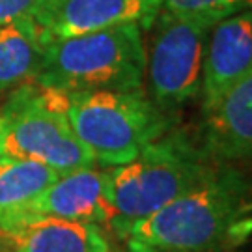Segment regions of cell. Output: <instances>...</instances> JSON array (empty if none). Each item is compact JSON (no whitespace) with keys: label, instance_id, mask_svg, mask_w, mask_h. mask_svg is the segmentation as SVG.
<instances>
[{"label":"cell","instance_id":"obj_16","mask_svg":"<svg viewBox=\"0 0 252 252\" xmlns=\"http://www.w3.org/2000/svg\"><path fill=\"white\" fill-rule=\"evenodd\" d=\"M249 235H252V217H243L232 226L230 237H232V243L237 247V245L245 243L249 239Z\"/></svg>","mask_w":252,"mask_h":252},{"label":"cell","instance_id":"obj_2","mask_svg":"<svg viewBox=\"0 0 252 252\" xmlns=\"http://www.w3.org/2000/svg\"><path fill=\"white\" fill-rule=\"evenodd\" d=\"M215 164L204 152L198 136L180 129L164 133L131 162L108 168L107 230L126 241L133 226L192 189Z\"/></svg>","mask_w":252,"mask_h":252},{"label":"cell","instance_id":"obj_7","mask_svg":"<svg viewBox=\"0 0 252 252\" xmlns=\"http://www.w3.org/2000/svg\"><path fill=\"white\" fill-rule=\"evenodd\" d=\"M159 9L161 0H39L32 19L53 41L126 23L148 28Z\"/></svg>","mask_w":252,"mask_h":252},{"label":"cell","instance_id":"obj_4","mask_svg":"<svg viewBox=\"0 0 252 252\" xmlns=\"http://www.w3.org/2000/svg\"><path fill=\"white\" fill-rule=\"evenodd\" d=\"M69 126L95 162L120 166L172 129L170 116L140 90L67 94Z\"/></svg>","mask_w":252,"mask_h":252},{"label":"cell","instance_id":"obj_12","mask_svg":"<svg viewBox=\"0 0 252 252\" xmlns=\"http://www.w3.org/2000/svg\"><path fill=\"white\" fill-rule=\"evenodd\" d=\"M47 43L32 17L0 25V94L36 81Z\"/></svg>","mask_w":252,"mask_h":252},{"label":"cell","instance_id":"obj_1","mask_svg":"<svg viewBox=\"0 0 252 252\" xmlns=\"http://www.w3.org/2000/svg\"><path fill=\"white\" fill-rule=\"evenodd\" d=\"M243 172L217 162L192 189L135 224L126 241L174 252H230L232 226L252 209Z\"/></svg>","mask_w":252,"mask_h":252},{"label":"cell","instance_id":"obj_6","mask_svg":"<svg viewBox=\"0 0 252 252\" xmlns=\"http://www.w3.org/2000/svg\"><path fill=\"white\" fill-rule=\"evenodd\" d=\"M215 23L202 17H181L164 9L153 17L146 73L150 99L170 114L200 95L202 63L209 30Z\"/></svg>","mask_w":252,"mask_h":252},{"label":"cell","instance_id":"obj_19","mask_svg":"<svg viewBox=\"0 0 252 252\" xmlns=\"http://www.w3.org/2000/svg\"><path fill=\"white\" fill-rule=\"evenodd\" d=\"M0 252H6V249H4V245L0 243Z\"/></svg>","mask_w":252,"mask_h":252},{"label":"cell","instance_id":"obj_11","mask_svg":"<svg viewBox=\"0 0 252 252\" xmlns=\"http://www.w3.org/2000/svg\"><path fill=\"white\" fill-rule=\"evenodd\" d=\"M6 252H112L105 228L56 217H28L0 228Z\"/></svg>","mask_w":252,"mask_h":252},{"label":"cell","instance_id":"obj_15","mask_svg":"<svg viewBox=\"0 0 252 252\" xmlns=\"http://www.w3.org/2000/svg\"><path fill=\"white\" fill-rule=\"evenodd\" d=\"M39 0H0V25L30 19L36 11Z\"/></svg>","mask_w":252,"mask_h":252},{"label":"cell","instance_id":"obj_13","mask_svg":"<svg viewBox=\"0 0 252 252\" xmlns=\"http://www.w3.org/2000/svg\"><path fill=\"white\" fill-rule=\"evenodd\" d=\"M58 176L41 162L0 155V228L23 220Z\"/></svg>","mask_w":252,"mask_h":252},{"label":"cell","instance_id":"obj_10","mask_svg":"<svg viewBox=\"0 0 252 252\" xmlns=\"http://www.w3.org/2000/svg\"><path fill=\"white\" fill-rule=\"evenodd\" d=\"M198 142L215 162L232 164L252 157V67L204 114Z\"/></svg>","mask_w":252,"mask_h":252},{"label":"cell","instance_id":"obj_17","mask_svg":"<svg viewBox=\"0 0 252 252\" xmlns=\"http://www.w3.org/2000/svg\"><path fill=\"white\" fill-rule=\"evenodd\" d=\"M118 252H174V251H162V249H155V247H148V245H140L135 241H126L124 251Z\"/></svg>","mask_w":252,"mask_h":252},{"label":"cell","instance_id":"obj_3","mask_svg":"<svg viewBox=\"0 0 252 252\" xmlns=\"http://www.w3.org/2000/svg\"><path fill=\"white\" fill-rule=\"evenodd\" d=\"M138 23H126L47 43L34 82L60 92L140 90L146 75L144 36Z\"/></svg>","mask_w":252,"mask_h":252},{"label":"cell","instance_id":"obj_8","mask_svg":"<svg viewBox=\"0 0 252 252\" xmlns=\"http://www.w3.org/2000/svg\"><path fill=\"white\" fill-rule=\"evenodd\" d=\"M251 67L252 11L217 21L209 30L202 63V112H211Z\"/></svg>","mask_w":252,"mask_h":252},{"label":"cell","instance_id":"obj_5","mask_svg":"<svg viewBox=\"0 0 252 252\" xmlns=\"http://www.w3.org/2000/svg\"><path fill=\"white\" fill-rule=\"evenodd\" d=\"M67 92L28 82L2 108L0 155L47 164L58 174L95 166L65 114Z\"/></svg>","mask_w":252,"mask_h":252},{"label":"cell","instance_id":"obj_14","mask_svg":"<svg viewBox=\"0 0 252 252\" xmlns=\"http://www.w3.org/2000/svg\"><path fill=\"white\" fill-rule=\"evenodd\" d=\"M161 9L181 17H202L209 21L252 11V0H161Z\"/></svg>","mask_w":252,"mask_h":252},{"label":"cell","instance_id":"obj_18","mask_svg":"<svg viewBox=\"0 0 252 252\" xmlns=\"http://www.w3.org/2000/svg\"><path fill=\"white\" fill-rule=\"evenodd\" d=\"M0 138H2V116H0Z\"/></svg>","mask_w":252,"mask_h":252},{"label":"cell","instance_id":"obj_9","mask_svg":"<svg viewBox=\"0 0 252 252\" xmlns=\"http://www.w3.org/2000/svg\"><path fill=\"white\" fill-rule=\"evenodd\" d=\"M110 170L86 166L60 174L34 202L28 217H56L75 222H88L107 228L110 204Z\"/></svg>","mask_w":252,"mask_h":252}]
</instances>
